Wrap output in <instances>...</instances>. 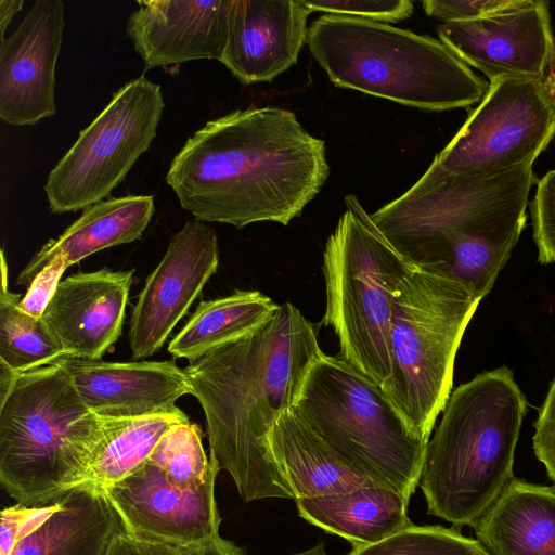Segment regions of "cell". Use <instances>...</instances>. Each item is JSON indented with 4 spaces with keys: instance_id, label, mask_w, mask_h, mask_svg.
Returning <instances> with one entry per match:
<instances>
[{
    "instance_id": "cell-1",
    "label": "cell",
    "mask_w": 555,
    "mask_h": 555,
    "mask_svg": "<svg viewBox=\"0 0 555 555\" xmlns=\"http://www.w3.org/2000/svg\"><path fill=\"white\" fill-rule=\"evenodd\" d=\"M330 175L325 142L296 115L266 106L209 120L171 160L166 182L202 222L287 225Z\"/></svg>"
},
{
    "instance_id": "cell-2",
    "label": "cell",
    "mask_w": 555,
    "mask_h": 555,
    "mask_svg": "<svg viewBox=\"0 0 555 555\" xmlns=\"http://www.w3.org/2000/svg\"><path fill=\"white\" fill-rule=\"evenodd\" d=\"M322 353L313 324L286 301L251 333L184 369L205 415L209 455L231 475L244 501L294 499L267 437L293 409Z\"/></svg>"
},
{
    "instance_id": "cell-3",
    "label": "cell",
    "mask_w": 555,
    "mask_h": 555,
    "mask_svg": "<svg viewBox=\"0 0 555 555\" xmlns=\"http://www.w3.org/2000/svg\"><path fill=\"white\" fill-rule=\"evenodd\" d=\"M533 163L465 176L444 170L436 155L409 190L371 217L414 266L447 272L483 298L525 228Z\"/></svg>"
},
{
    "instance_id": "cell-4",
    "label": "cell",
    "mask_w": 555,
    "mask_h": 555,
    "mask_svg": "<svg viewBox=\"0 0 555 555\" xmlns=\"http://www.w3.org/2000/svg\"><path fill=\"white\" fill-rule=\"evenodd\" d=\"M527 399L511 369L482 372L449 397L418 486L428 514L473 527L513 476Z\"/></svg>"
},
{
    "instance_id": "cell-5",
    "label": "cell",
    "mask_w": 555,
    "mask_h": 555,
    "mask_svg": "<svg viewBox=\"0 0 555 555\" xmlns=\"http://www.w3.org/2000/svg\"><path fill=\"white\" fill-rule=\"evenodd\" d=\"M308 48L337 87L428 111L480 103L490 82L444 43L387 23L324 14Z\"/></svg>"
},
{
    "instance_id": "cell-6",
    "label": "cell",
    "mask_w": 555,
    "mask_h": 555,
    "mask_svg": "<svg viewBox=\"0 0 555 555\" xmlns=\"http://www.w3.org/2000/svg\"><path fill=\"white\" fill-rule=\"evenodd\" d=\"M102 439V418L65 369L24 373L0 401V481L26 506L52 504L82 485Z\"/></svg>"
},
{
    "instance_id": "cell-7",
    "label": "cell",
    "mask_w": 555,
    "mask_h": 555,
    "mask_svg": "<svg viewBox=\"0 0 555 555\" xmlns=\"http://www.w3.org/2000/svg\"><path fill=\"white\" fill-rule=\"evenodd\" d=\"M293 410L350 472L409 499L414 493L428 440L339 356L323 352L313 362Z\"/></svg>"
},
{
    "instance_id": "cell-8",
    "label": "cell",
    "mask_w": 555,
    "mask_h": 555,
    "mask_svg": "<svg viewBox=\"0 0 555 555\" xmlns=\"http://www.w3.org/2000/svg\"><path fill=\"white\" fill-rule=\"evenodd\" d=\"M481 299L465 282L425 267L409 273L393 296L391 377L382 389L426 440L451 395L455 356Z\"/></svg>"
},
{
    "instance_id": "cell-9",
    "label": "cell",
    "mask_w": 555,
    "mask_h": 555,
    "mask_svg": "<svg viewBox=\"0 0 555 555\" xmlns=\"http://www.w3.org/2000/svg\"><path fill=\"white\" fill-rule=\"evenodd\" d=\"M323 253L326 307L321 324L334 330L339 357L379 387L391 377L393 296L416 266L383 235L354 194Z\"/></svg>"
},
{
    "instance_id": "cell-10",
    "label": "cell",
    "mask_w": 555,
    "mask_h": 555,
    "mask_svg": "<svg viewBox=\"0 0 555 555\" xmlns=\"http://www.w3.org/2000/svg\"><path fill=\"white\" fill-rule=\"evenodd\" d=\"M164 108L160 86L144 75L116 91L50 171V210H85L104 201L149 150Z\"/></svg>"
},
{
    "instance_id": "cell-11",
    "label": "cell",
    "mask_w": 555,
    "mask_h": 555,
    "mask_svg": "<svg viewBox=\"0 0 555 555\" xmlns=\"http://www.w3.org/2000/svg\"><path fill=\"white\" fill-rule=\"evenodd\" d=\"M554 137L555 100L544 80L502 78L437 157L451 173L494 175L535 160Z\"/></svg>"
},
{
    "instance_id": "cell-12",
    "label": "cell",
    "mask_w": 555,
    "mask_h": 555,
    "mask_svg": "<svg viewBox=\"0 0 555 555\" xmlns=\"http://www.w3.org/2000/svg\"><path fill=\"white\" fill-rule=\"evenodd\" d=\"M219 266L215 230L188 221L146 278L133 307L128 333L133 359L157 352Z\"/></svg>"
},
{
    "instance_id": "cell-13",
    "label": "cell",
    "mask_w": 555,
    "mask_h": 555,
    "mask_svg": "<svg viewBox=\"0 0 555 555\" xmlns=\"http://www.w3.org/2000/svg\"><path fill=\"white\" fill-rule=\"evenodd\" d=\"M216 478L217 475L198 486L179 485L146 460L104 492L129 534L182 546H204L219 537Z\"/></svg>"
},
{
    "instance_id": "cell-14",
    "label": "cell",
    "mask_w": 555,
    "mask_h": 555,
    "mask_svg": "<svg viewBox=\"0 0 555 555\" xmlns=\"http://www.w3.org/2000/svg\"><path fill=\"white\" fill-rule=\"evenodd\" d=\"M548 3L521 0L506 11L472 21L444 22L438 36L491 81L544 79L555 50Z\"/></svg>"
},
{
    "instance_id": "cell-15",
    "label": "cell",
    "mask_w": 555,
    "mask_h": 555,
    "mask_svg": "<svg viewBox=\"0 0 555 555\" xmlns=\"http://www.w3.org/2000/svg\"><path fill=\"white\" fill-rule=\"evenodd\" d=\"M64 25L62 1L37 0L18 28L0 40V117L7 124L30 126L55 114Z\"/></svg>"
},
{
    "instance_id": "cell-16",
    "label": "cell",
    "mask_w": 555,
    "mask_h": 555,
    "mask_svg": "<svg viewBox=\"0 0 555 555\" xmlns=\"http://www.w3.org/2000/svg\"><path fill=\"white\" fill-rule=\"evenodd\" d=\"M57 364L69 374L87 408L103 418L167 413L193 395L189 377L175 361L106 362L63 356Z\"/></svg>"
},
{
    "instance_id": "cell-17",
    "label": "cell",
    "mask_w": 555,
    "mask_h": 555,
    "mask_svg": "<svg viewBox=\"0 0 555 555\" xmlns=\"http://www.w3.org/2000/svg\"><path fill=\"white\" fill-rule=\"evenodd\" d=\"M126 24L145 70L189 61H221L232 0H147Z\"/></svg>"
},
{
    "instance_id": "cell-18",
    "label": "cell",
    "mask_w": 555,
    "mask_h": 555,
    "mask_svg": "<svg viewBox=\"0 0 555 555\" xmlns=\"http://www.w3.org/2000/svg\"><path fill=\"white\" fill-rule=\"evenodd\" d=\"M134 271L102 268L60 282L42 319L65 356L101 360L117 341Z\"/></svg>"
},
{
    "instance_id": "cell-19",
    "label": "cell",
    "mask_w": 555,
    "mask_h": 555,
    "mask_svg": "<svg viewBox=\"0 0 555 555\" xmlns=\"http://www.w3.org/2000/svg\"><path fill=\"white\" fill-rule=\"evenodd\" d=\"M310 14L301 0H232L220 62L243 85L272 81L297 63Z\"/></svg>"
},
{
    "instance_id": "cell-20",
    "label": "cell",
    "mask_w": 555,
    "mask_h": 555,
    "mask_svg": "<svg viewBox=\"0 0 555 555\" xmlns=\"http://www.w3.org/2000/svg\"><path fill=\"white\" fill-rule=\"evenodd\" d=\"M473 528L490 555H555V488L513 477Z\"/></svg>"
},
{
    "instance_id": "cell-21",
    "label": "cell",
    "mask_w": 555,
    "mask_h": 555,
    "mask_svg": "<svg viewBox=\"0 0 555 555\" xmlns=\"http://www.w3.org/2000/svg\"><path fill=\"white\" fill-rule=\"evenodd\" d=\"M155 211L152 195L104 199L86 208L57 238L46 243L23 268L17 285H28L56 256L68 267L102 249L141 238Z\"/></svg>"
},
{
    "instance_id": "cell-22",
    "label": "cell",
    "mask_w": 555,
    "mask_h": 555,
    "mask_svg": "<svg viewBox=\"0 0 555 555\" xmlns=\"http://www.w3.org/2000/svg\"><path fill=\"white\" fill-rule=\"evenodd\" d=\"M124 530L104 490L82 485L61 496L59 508L12 555H107Z\"/></svg>"
},
{
    "instance_id": "cell-23",
    "label": "cell",
    "mask_w": 555,
    "mask_h": 555,
    "mask_svg": "<svg viewBox=\"0 0 555 555\" xmlns=\"http://www.w3.org/2000/svg\"><path fill=\"white\" fill-rule=\"evenodd\" d=\"M409 500L392 489L366 486L295 501L301 518L359 547L377 543L412 526L406 514Z\"/></svg>"
},
{
    "instance_id": "cell-24",
    "label": "cell",
    "mask_w": 555,
    "mask_h": 555,
    "mask_svg": "<svg viewBox=\"0 0 555 555\" xmlns=\"http://www.w3.org/2000/svg\"><path fill=\"white\" fill-rule=\"evenodd\" d=\"M267 443L294 500L376 486L350 472L293 409L276 421Z\"/></svg>"
},
{
    "instance_id": "cell-25",
    "label": "cell",
    "mask_w": 555,
    "mask_h": 555,
    "mask_svg": "<svg viewBox=\"0 0 555 555\" xmlns=\"http://www.w3.org/2000/svg\"><path fill=\"white\" fill-rule=\"evenodd\" d=\"M279 306L258 291H235L224 297L201 301L170 340L167 350L173 358L193 362L251 333L267 322Z\"/></svg>"
},
{
    "instance_id": "cell-26",
    "label": "cell",
    "mask_w": 555,
    "mask_h": 555,
    "mask_svg": "<svg viewBox=\"0 0 555 555\" xmlns=\"http://www.w3.org/2000/svg\"><path fill=\"white\" fill-rule=\"evenodd\" d=\"M101 418L102 439L82 485L102 490L122 480L143 464L172 425L190 421L179 408L140 417Z\"/></svg>"
},
{
    "instance_id": "cell-27",
    "label": "cell",
    "mask_w": 555,
    "mask_h": 555,
    "mask_svg": "<svg viewBox=\"0 0 555 555\" xmlns=\"http://www.w3.org/2000/svg\"><path fill=\"white\" fill-rule=\"evenodd\" d=\"M0 361L17 373L52 364L65 356L42 318L24 312L20 294L8 286V266L1 251Z\"/></svg>"
},
{
    "instance_id": "cell-28",
    "label": "cell",
    "mask_w": 555,
    "mask_h": 555,
    "mask_svg": "<svg viewBox=\"0 0 555 555\" xmlns=\"http://www.w3.org/2000/svg\"><path fill=\"white\" fill-rule=\"evenodd\" d=\"M172 481L183 486H198L218 475L217 461L207 457L202 430L191 421L172 425L159 439L150 457Z\"/></svg>"
},
{
    "instance_id": "cell-29",
    "label": "cell",
    "mask_w": 555,
    "mask_h": 555,
    "mask_svg": "<svg viewBox=\"0 0 555 555\" xmlns=\"http://www.w3.org/2000/svg\"><path fill=\"white\" fill-rule=\"evenodd\" d=\"M349 555H490L474 539L442 526L414 524L377 543L353 547Z\"/></svg>"
},
{
    "instance_id": "cell-30",
    "label": "cell",
    "mask_w": 555,
    "mask_h": 555,
    "mask_svg": "<svg viewBox=\"0 0 555 555\" xmlns=\"http://www.w3.org/2000/svg\"><path fill=\"white\" fill-rule=\"evenodd\" d=\"M312 13L344 15L380 23H396L413 13L414 4L409 0H301Z\"/></svg>"
},
{
    "instance_id": "cell-31",
    "label": "cell",
    "mask_w": 555,
    "mask_h": 555,
    "mask_svg": "<svg viewBox=\"0 0 555 555\" xmlns=\"http://www.w3.org/2000/svg\"><path fill=\"white\" fill-rule=\"evenodd\" d=\"M530 211L538 261L542 264L555 263V169L538 181Z\"/></svg>"
},
{
    "instance_id": "cell-32",
    "label": "cell",
    "mask_w": 555,
    "mask_h": 555,
    "mask_svg": "<svg viewBox=\"0 0 555 555\" xmlns=\"http://www.w3.org/2000/svg\"><path fill=\"white\" fill-rule=\"evenodd\" d=\"M59 508V500L41 506L15 504L1 512L0 555H12L15 546Z\"/></svg>"
},
{
    "instance_id": "cell-33",
    "label": "cell",
    "mask_w": 555,
    "mask_h": 555,
    "mask_svg": "<svg viewBox=\"0 0 555 555\" xmlns=\"http://www.w3.org/2000/svg\"><path fill=\"white\" fill-rule=\"evenodd\" d=\"M521 0H426L425 13L444 22L472 21L506 11Z\"/></svg>"
},
{
    "instance_id": "cell-34",
    "label": "cell",
    "mask_w": 555,
    "mask_h": 555,
    "mask_svg": "<svg viewBox=\"0 0 555 555\" xmlns=\"http://www.w3.org/2000/svg\"><path fill=\"white\" fill-rule=\"evenodd\" d=\"M67 268L63 257H54L31 281L18 301L20 308L35 318H42Z\"/></svg>"
},
{
    "instance_id": "cell-35",
    "label": "cell",
    "mask_w": 555,
    "mask_h": 555,
    "mask_svg": "<svg viewBox=\"0 0 555 555\" xmlns=\"http://www.w3.org/2000/svg\"><path fill=\"white\" fill-rule=\"evenodd\" d=\"M533 450L555 483V377L534 422Z\"/></svg>"
},
{
    "instance_id": "cell-36",
    "label": "cell",
    "mask_w": 555,
    "mask_h": 555,
    "mask_svg": "<svg viewBox=\"0 0 555 555\" xmlns=\"http://www.w3.org/2000/svg\"><path fill=\"white\" fill-rule=\"evenodd\" d=\"M199 547L144 540L124 530L115 538L107 555H198Z\"/></svg>"
},
{
    "instance_id": "cell-37",
    "label": "cell",
    "mask_w": 555,
    "mask_h": 555,
    "mask_svg": "<svg viewBox=\"0 0 555 555\" xmlns=\"http://www.w3.org/2000/svg\"><path fill=\"white\" fill-rule=\"evenodd\" d=\"M198 555H245V553L233 542L224 540L219 535L214 541L199 547Z\"/></svg>"
},
{
    "instance_id": "cell-38",
    "label": "cell",
    "mask_w": 555,
    "mask_h": 555,
    "mask_svg": "<svg viewBox=\"0 0 555 555\" xmlns=\"http://www.w3.org/2000/svg\"><path fill=\"white\" fill-rule=\"evenodd\" d=\"M24 4L23 0H0V35L4 39L5 28L9 26L12 17L21 11Z\"/></svg>"
},
{
    "instance_id": "cell-39",
    "label": "cell",
    "mask_w": 555,
    "mask_h": 555,
    "mask_svg": "<svg viewBox=\"0 0 555 555\" xmlns=\"http://www.w3.org/2000/svg\"><path fill=\"white\" fill-rule=\"evenodd\" d=\"M20 373L0 361V401L4 400L14 387Z\"/></svg>"
},
{
    "instance_id": "cell-40",
    "label": "cell",
    "mask_w": 555,
    "mask_h": 555,
    "mask_svg": "<svg viewBox=\"0 0 555 555\" xmlns=\"http://www.w3.org/2000/svg\"><path fill=\"white\" fill-rule=\"evenodd\" d=\"M543 80L550 94L555 100V50Z\"/></svg>"
},
{
    "instance_id": "cell-41",
    "label": "cell",
    "mask_w": 555,
    "mask_h": 555,
    "mask_svg": "<svg viewBox=\"0 0 555 555\" xmlns=\"http://www.w3.org/2000/svg\"><path fill=\"white\" fill-rule=\"evenodd\" d=\"M294 555H327L323 544H318L309 550L294 554Z\"/></svg>"
}]
</instances>
